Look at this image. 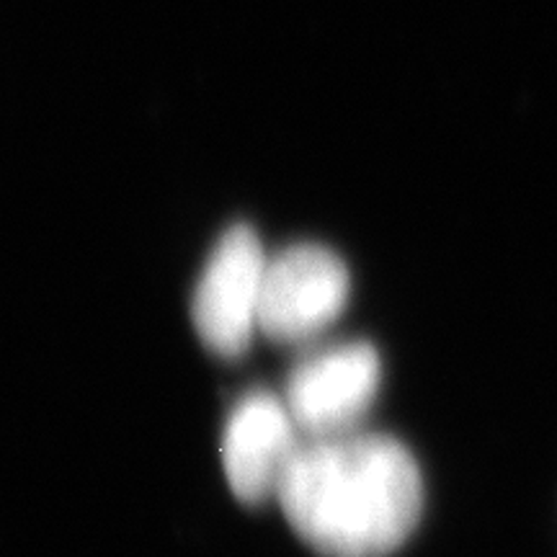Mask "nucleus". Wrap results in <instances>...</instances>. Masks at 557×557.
<instances>
[{
    "label": "nucleus",
    "instance_id": "obj_1",
    "mask_svg": "<svg viewBox=\"0 0 557 557\" xmlns=\"http://www.w3.org/2000/svg\"><path fill=\"white\" fill-rule=\"evenodd\" d=\"M276 504L318 555L387 557L421 521L423 478L398 438L357 429L305 438Z\"/></svg>",
    "mask_w": 557,
    "mask_h": 557
},
{
    "label": "nucleus",
    "instance_id": "obj_4",
    "mask_svg": "<svg viewBox=\"0 0 557 557\" xmlns=\"http://www.w3.org/2000/svg\"><path fill=\"white\" fill-rule=\"evenodd\" d=\"M382 361L367 341H341L305 354L284 380L282 398L305 438L357 431L380 393Z\"/></svg>",
    "mask_w": 557,
    "mask_h": 557
},
{
    "label": "nucleus",
    "instance_id": "obj_3",
    "mask_svg": "<svg viewBox=\"0 0 557 557\" xmlns=\"http://www.w3.org/2000/svg\"><path fill=\"white\" fill-rule=\"evenodd\" d=\"M267 263L259 233L238 222L220 235L201 269L191 320L205 346L222 359H240L259 333Z\"/></svg>",
    "mask_w": 557,
    "mask_h": 557
},
{
    "label": "nucleus",
    "instance_id": "obj_2",
    "mask_svg": "<svg viewBox=\"0 0 557 557\" xmlns=\"http://www.w3.org/2000/svg\"><path fill=\"white\" fill-rule=\"evenodd\" d=\"M351 276L336 250L295 243L269 256L259 333L278 346H308L344 315Z\"/></svg>",
    "mask_w": 557,
    "mask_h": 557
},
{
    "label": "nucleus",
    "instance_id": "obj_5",
    "mask_svg": "<svg viewBox=\"0 0 557 557\" xmlns=\"http://www.w3.org/2000/svg\"><path fill=\"white\" fill-rule=\"evenodd\" d=\"M295 418L282 395L250 389L230 410L222 431V468L230 491L246 506L276 500L292 459L302 447Z\"/></svg>",
    "mask_w": 557,
    "mask_h": 557
}]
</instances>
